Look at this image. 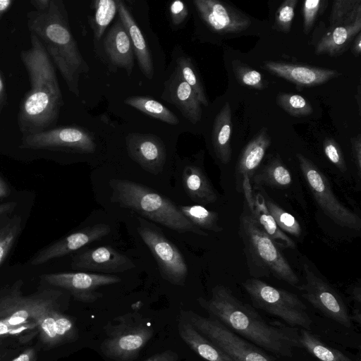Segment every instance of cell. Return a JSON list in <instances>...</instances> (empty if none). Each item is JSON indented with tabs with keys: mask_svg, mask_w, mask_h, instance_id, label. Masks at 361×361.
<instances>
[{
	"mask_svg": "<svg viewBox=\"0 0 361 361\" xmlns=\"http://www.w3.org/2000/svg\"><path fill=\"white\" fill-rule=\"evenodd\" d=\"M6 86L2 78V75L0 72V115L3 110L4 106L6 104Z\"/></svg>",
	"mask_w": 361,
	"mask_h": 361,
	"instance_id": "obj_48",
	"label": "cell"
},
{
	"mask_svg": "<svg viewBox=\"0 0 361 361\" xmlns=\"http://www.w3.org/2000/svg\"><path fill=\"white\" fill-rule=\"evenodd\" d=\"M109 185L112 189L111 200L121 207L179 233L208 235L185 218L173 202L151 188L125 179H113Z\"/></svg>",
	"mask_w": 361,
	"mask_h": 361,
	"instance_id": "obj_5",
	"label": "cell"
},
{
	"mask_svg": "<svg viewBox=\"0 0 361 361\" xmlns=\"http://www.w3.org/2000/svg\"><path fill=\"white\" fill-rule=\"evenodd\" d=\"M105 339L100 349L116 361H133L154 334L149 320L137 312L114 317L104 326Z\"/></svg>",
	"mask_w": 361,
	"mask_h": 361,
	"instance_id": "obj_7",
	"label": "cell"
},
{
	"mask_svg": "<svg viewBox=\"0 0 361 361\" xmlns=\"http://www.w3.org/2000/svg\"><path fill=\"white\" fill-rule=\"evenodd\" d=\"M178 331L181 339L207 361H234L221 348L198 332L188 322L179 318Z\"/></svg>",
	"mask_w": 361,
	"mask_h": 361,
	"instance_id": "obj_25",
	"label": "cell"
},
{
	"mask_svg": "<svg viewBox=\"0 0 361 361\" xmlns=\"http://www.w3.org/2000/svg\"><path fill=\"white\" fill-rule=\"evenodd\" d=\"M169 16L171 21L174 26L180 25L188 16L187 6L180 0L171 2L169 6Z\"/></svg>",
	"mask_w": 361,
	"mask_h": 361,
	"instance_id": "obj_43",
	"label": "cell"
},
{
	"mask_svg": "<svg viewBox=\"0 0 361 361\" xmlns=\"http://www.w3.org/2000/svg\"><path fill=\"white\" fill-rule=\"evenodd\" d=\"M263 67L274 75L302 87L321 85L339 75V73L334 69L281 61H267Z\"/></svg>",
	"mask_w": 361,
	"mask_h": 361,
	"instance_id": "obj_19",
	"label": "cell"
},
{
	"mask_svg": "<svg viewBox=\"0 0 361 361\" xmlns=\"http://www.w3.org/2000/svg\"><path fill=\"white\" fill-rule=\"evenodd\" d=\"M351 51L355 56H359L361 53V33H358L351 44Z\"/></svg>",
	"mask_w": 361,
	"mask_h": 361,
	"instance_id": "obj_49",
	"label": "cell"
},
{
	"mask_svg": "<svg viewBox=\"0 0 361 361\" xmlns=\"http://www.w3.org/2000/svg\"><path fill=\"white\" fill-rule=\"evenodd\" d=\"M51 0H32L30 4L34 6L35 11H42L49 6Z\"/></svg>",
	"mask_w": 361,
	"mask_h": 361,
	"instance_id": "obj_50",
	"label": "cell"
},
{
	"mask_svg": "<svg viewBox=\"0 0 361 361\" xmlns=\"http://www.w3.org/2000/svg\"><path fill=\"white\" fill-rule=\"evenodd\" d=\"M296 157L312 195L323 212L337 225L360 231V216L348 209L336 198L324 174L302 154L298 153Z\"/></svg>",
	"mask_w": 361,
	"mask_h": 361,
	"instance_id": "obj_10",
	"label": "cell"
},
{
	"mask_svg": "<svg viewBox=\"0 0 361 361\" xmlns=\"http://www.w3.org/2000/svg\"><path fill=\"white\" fill-rule=\"evenodd\" d=\"M299 336L302 348L319 361H353L338 350L323 343L310 330L302 329Z\"/></svg>",
	"mask_w": 361,
	"mask_h": 361,
	"instance_id": "obj_30",
	"label": "cell"
},
{
	"mask_svg": "<svg viewBox=\"0 0 361 361\" xmlns=\"http://www.w3.org/2000/svg\"><path fill=\"white\" fill-rule=\"evenodd\" d=\"M34 353L35 352L32 349L27 350L12 361H31L34 357Z\"/></svg>",
	"mask_w": 361,
	"mask_h": 361,
	"instance_id": "obj_51",
	"label": "cell"
},
{
	"mask_svg": "<svg viewBox=\"0 0 361 361\" xmlns=\"http://www.w3.org/2000/svg\"><path fill=\"white\" fill-rule=\"evenodd\" d=\"M13 0H0V19L2 16L11 8Z\"/></svg>",
	"mask_w": 361,
	"mask_h": 361,
	"instance_id": "obj_52",
	"label": "cell"
},
{
	"mask_svg": "<svg viewBox=\"0 0 361 361\" xmlns=\"http://www.w3.org/2000/svg\"><path fill=\"white\" fill-rule=\"evenodd\" d=\"M254 189H259L262 191L265 204L270 214L274 218L278 227L283 232H286L295 237L298 238L302 233V229L300 223L295 218L294 216L282 209L276 203H275L267 195L264 190L263 187L259 186Z\"/></svg>",
	"mask_w": 361,
	"mask_h": 361,
	"instance_id": "obj_36",
	"label": "cell"
},
{
	"mask_svg": "<svg viewBox=\"0 0 361 361\" xmlns=\"http://www.w3.org/2000/svg\"><path fill=\"white\" fill-rule=\"evenodd\" d=\"M30 329L32 328L30 326L13 327L5 322H0V336L18 334Z\"/></svg>",
	"mask_w": 361,
	"mask_h": 361,
	"instance_id": "obj_46",
	"label": "cell"
},
{
	"mask_svg": "<svg viewBox=\"0 0 361 361\" xmlns=\"http://www.w3.org/2000/svg\"><path fill=\"white\" fill-rule=\"evenodd\" d=\"M361 23V0H335L329 16L331 28Z\"/></svg>",
	"mask_w": 361,
	"mask_h": 361,
	"instance_id": "obj_31",
	"label": "cell"
},
{
	"mask_svg": "<svg viewBox=\"0 0 361 361\" xmlns=\"http://www.w3.org/2000/svg\"><path fill=\"white\" fill-rule=\"evenodd\" d=\"M197 302L210 317L228 329L276 355L290 357L295 348H302L299 333L293 328L267 322L227 287L216 286L210 298L200 297Z\"/></svg>",
	"mask_w": 361,
	"mask_h": 361,
	"instance_id": "obj_1",
	"label": "cell"
},
{
	"mask_svg": "<svg viewBox=\"0 0 361 361\" xmlns=\"http://www.w3.org/2000/svg\"><path fill=\"white\" fill-rule=\"evenodd\" d=\"M94 136L84 128L64 126L23 135L20 147L92 153L96 149Z\"/></svg>",
	"mask_w": 361,
	"mask_h": 361,
	"instance_id": "obj_13",
	"label": "cell"
},
{
	"mask_svg": "<svg viewBox=\"0 0 361 361\" xmlns=\"http://www.w3.org/2000/svg\"><path fill=\"white\" fill-rule=\"evenodd\" d=\"M139 234L157 262L162 277L173 285L183 286L188 273L183 255L159 230L140 218Z\"/></svg>",
	"mask_w": 361,
	"mask_h": 361,
	"instance_id": "obj_12",
	"label": "cell"
},
{
	"mask_svg": "<svg viewBox=\"0 0 361 361\" xmlns=\"http://www.w3.org/2000/svg\"><path fill=\"white\" fill-rule=\"evenodd\" d=\"M239 235L250 275L254 278L272 276L291 286H298L299 278L279 247L245 206L240 216Z\"/></svg>",
	"mask_w": 361,
	"mask_h": 361,
	"instance_id": "obj_6",
	"label": "cell"
},
{
	"mask_svg": "<svg viewBox=\"0 0 361 361\" xmlns=\"http://www.w3.org/2000/svg\"><path fill=\"white\" fill-rule=\"evenodd\" d=\"M326 0H306L302 4L303 32L307 35L312 29L317 18L325 11Z\"/></svg>",
	"mask_w": 361,
	"mask_h": 361,
	"instance_id": "obj_40",
	"label": "cell"
},
{
	"mask_svg": "<svg viewBox=\"0 0 361 361\" xmlns=\"http://www.w3.org/2000/svg\"><path fill=\"white\" fill-rule=\"evenodd\" d=\"M111 229L104 224L92 225L78 230L39 250L30 260L37 266L76 251L83 246L107 235Z\"/></svg>",
	"mask_w": 361,
	"mask_h": 361,
	"instance_id": "obj_16",
	"label": "cell"
},
{
	"mask_svg": "<svg viewBox=\"0 0 361 361\" xmlns=\"http://www.w3.org/2000/svg\"><path fill=\"white\" fill-rule=\"evenodd\" d=\"M71 267L82 271L118 273L135 267L133 262L111 247L87 249L74 255Z\"/></svg>",
	"mask_w": 361,
	"mask_h": 361,
	"instance_id": "obj_17",
	"label": "cell"
},
{
	"mask_svg": "<svg viewBox=\"0 0 361 361\" xmlns=\"http://www.w3.org/2000/svg\"><path fill=\"white\" fill-rule=\"evenodd\" d=\"M361 23L331 28L319 40L315 54L336 56L345 51L356 35L360 32Z\"/></svg>",
	"mask_w": 361,
	"mask_h": 361,
	"instance_id": "obj_28",
	"label": "cell"
},
{
	"mask_svg": "<svg viewBox=\"0 0 361 361\" xmlns=\"http://www.w3.org/2000/svg\"><path fill=\"white\" fill-rule=\"evenodd\" d=\"M232 117L231 109L226 102L216 115L212 133V142L216 156L223 163L231 159Z\"/></svg>",
	"mask_w": 361,
	"mask_h": 361,
	"instance_id": "obj_26",
	"label": "cell"
},
{
	"mask_svg": "<svg viewBox=\"0 0 361 361\" xmlns=\"http://www.w3.org/2000/svg\"><path fill=\"white\" fill-rule=\"evenodd\" d=\"M360 86L359 85L357 87V90H358L357 94L355 95V98H357V100L359 112H360Z\"/></svg>",
	"mask_w": 361,
	"mask_h": 361,
	"instance_id": "obj_55",
	"label": "cell"
},
{
	"mask_svg": "<svg viewBox=\"0 0 361 361\" xmlns=\"http://www.w3.org/2000/svg\"><path fill=\"white\" fill-rule=\"evenodd\" d=\"M352 297L353 300L357 302L358 304H360L361 302V288L360 286L358 285L357 286H355L353 290H352Z\"/></svg>",
	"mask_w": 361,
	"mask_h": 361,
	"instance_id": "obj_54",
	"label": "cell"
},
{
	"mask_svg": "<svg viewBox=\"0 0 361 361\" xmlns=\"http://www.w3.org/2000/svg\"><path fill=\"white\" fill-rule=\"evenodd\" d=\"M201 20L214 32L221 34L238 33L251 25L244 13L218 0H194Z\"/></svg>",
	"mask_w": 361,
	"mask_h": 361,
	"instance_id": "obj_15",
	"label": "cell"
},
{
	"mask_svg": "<svg viewBox=\"0 0 361 361\" xmlns=\"http://www.w3.org/2000/svg\"><path fill=\"white\" fill-rule=\"evenodd\" d=\"M130 157L146 171L160 172L166 161V149L162 142L152 135L130 134L126 138Z\"/></svg>",
	"mask_w": 361,
	"mask_h": 361,
	"instance_id": "obj_20",
	"label": "cell"
},
{
	"mask_svg": "<svg viewBox=\"0 0 361 361\" xmlns=\"http://www.w3.org/2000/svg\"><path fill=\"white\" fill-rule=\"evenodd\" d=\"M9 192V188L5 181L0 177V198L8 197Z\"/></svg>",
	"mask_w": 361,
	"mask_h": 361,
	"instance_id": "obj_53",
	"label": "cell"
},
{
	"mask_svg": "<svg viewBox=\"0 0 361 361\" xmlns=\"http://www.w3.org/2000/svg\"><path fill=\"white\" fill-rule=\"evenodd\" d=\"M117 4L118 17L130 37L140 70L148 79H152L154 74L153 62L142 33L124 3L117 0Z\"/></svg>",
	"mask_w": 361,
	"mask_h": 361,
	"instance_id": "obj_24",
	"label": "cell"
},
{
	"mask_svg": "<svg viewBox=\"0 0 361 361\" xmlns=\"http://www.w3.org/2000/svg\"><path fill=\"white\" fill-rule=\"evenodd\" d=\"M242 192L249 212L276 245L283 249L295 248L294 241L278 227L270 214L263 195L260 192H255L248 178H244L242 181Z\"/></svg>",
	"mask_w": 361,
	"mask_h": 361,
	"instance_id": "obj_18",
	"label": "cell"
},
{
	"mask_svg": "<svg viewBox=\"0 0 361 361\" xmlns=\"http://www.w3.org/2000/svg\"><path fill=\"white\" fill-rule=\"evenodd\" d=\"M271 143L267 128H263L244 147L235 166L236 190L238 192H242L244 178L251 181Z\"/></svg>",
	"mask_w": 361,
	"mask_h": 361,
	"instance_id": "obj_22",
	"label": "cell"
},
{
	"mask_svg": "<svg viewBox=\"0 0 361 361\" xmlns=\"http://www.w3.org/2000/svg\"><path fill=\"white\" fill-rule=\"evenodd\" d=\"M17 203L16 202H9L0 204V217L4 215L12 214Z\"/></svg>",
	"mask_w": 361,
	"mask_h": 361,
	"instance_id": "obj_47",
	"label": "cell"
},
{
	"mask_svg": "<svg viewBox=\"0 0 361 361\" xmlns=\"http://www.w3.org/2000/svg\"><path fill=\"white\" fill-rule=\"evenodd\" d=\"M302 271L305 283L296 286L302 297L328 318L350 328L352 318L339 293L328 281L318 276L309 264L303 263Z\"/></svg>",
	"mask_w": 361,
	"mask_h": 361,
	"instance_id": "obj_11",
	"label": "cell"
},
{
	"mask_svg": "<svg viewBox=\"0 0 361 361\" xmlns=\"http://www.w3.org/2000/svg\"><path fill=\"white\" fill-rule=\"evenodd\" d=\"M23 231V219L17 214L0 217V266L5 261Z\"/></svg>",
	"mask_w": 361,
	"mask_h": 361,
	"instance_id": "obj_32",
	"label": "cell"
},
{
	"mask_svg": "<svg viewBox=\"0 0 361 361\" xmlns=\"http://www.w3.org/2000/svg\"><path fill=\"white\" fill-rule=\"evenodd\" d=\"M178 355L172 350H166L157 353L146 359L145 361H178Z\"/></svg>",
	"mask_w": 361,
	"mask_h": 361,
	"instance_id": "obj_45",
	"label": "cell"
},
{
	"mask_svg": "<svg viewBox=\"0 0 361 361\" xmlns=\"http://www.w3.org/2000/svg\"><path fill=\"white\" fill-rule=\"evenodd\" d=\"M124 103L157 119L171 125H177L179 120L167 107L148 97H130Z\"/></svg>",
	"mask_w": 361,
	"mask_h": 361,
	"instance_id": "obj_33",
	"label": "cell"
},
{
	"mask_svg": "<svg viewBox=\"0 0 361 361\" xmlns=\"http://www.w3.org/2000/svg\"><path fill=\"white\" fill-rule=\"evenodd\" d=\"M176 70L179 72L183 80L192 87L200 102L205 106L209 105L204 88L192 59L183 54L176 59Z\"/></svg>",
	"mask_w": 361,
	"mask_h": 361,
	"instance_id": "obj_35",
	"label": "cell"
},
{
	"mask_svg": "<svg viewBox=\"0 0 361 361\" xmlns=\"http://www.w3.org/2000/svg\"><path fill=\"white\" fill-rule=\"evenodd\" d=\"M242 286L255 307L280 318L292 326L310 330L312 319L306 305L295 294L257 278L245 280Z\"/></svg>",
	"mask_w": 361,
	"mask_h": 361,
	"instance_id": "obj_8",
	"label": "cell"
},
{
	"mask_svg": "<svg viewBox=\"0 0 361 361\" xmlns=\"http://www.w3.org/2000/svg\"><path fill=\"white\" fill-rule=\"evenodd\" d=\"M324 152L327 159L341 172L347 171V165L339 145L331 137H326L323 143Z\"/></svg>",
	"mask_w": 361,
	"mask_h": 361,
	"instance_id": "obj_42",
	"label": "cell"
},
{
	"mask_svg": "<svg viewBox=\"0 0 361 361\" xmlns=\"http://www.w3.org/2000/svg\"><path fill=\"white\" fill-rule=\"evenodd\" d=\"M162 99L173 104L192 123L202 118V107L192 87L183 80L176 69L164 83Z\"/></svg>",
	"mask_w": 361,
	"mask_h": 361,
	"instance_id": "obj_21",
	"label": "cell"
},
{
	"mask_svg": "<svg viewBox=\"0 0 361 361\" xmlns=\"http://www.w3.org/2000/svg\"><path fill=\"white\" fill-rule=\"evenodd\" d=\"M276 102L286 112L295 117L306 116L313 112L312 105L300 94L279 93Z\"/></svg>",
	"mask_w": 361,
	"mask_h": 361,
	"instance_id": "obj_38",
	"label": "cell"
},
{
	"mask_svg": "<svg viewBox=\"0 0 361 361\" xmlns=\"http://www.w3.org/2000/svg\"><path fill=\"white\" fill-rule=\"evenodd\" d=\"M352 153L355 166L357 169V173L360 177L361 173V135L350 138Z\"/></svg>",
	"mask_w": 361,
	"mask_h": 361,
	"instance_id": "obj_44",
	"label": "cell"
},
{
	"mask_svg": "<svg viewBox=\"0 0 361 361\" xmlns=\"http://www.w3.org/2000/svg\"><path fill=\"white\" fill-rule=\"evenodd\" d=\"M30 34L42 42L49 58L63 76L68 90L79 95L80 76L89 71L69 27L68 16L61 0H51L47 9L27 13Z\"/></svg>",
	"mask_w": 361,
	"mask_h": 361,
	"instance_id": "obj_4",
	"label": "cell"
},
{
	"mask_svg": "<svg viewBox=\"0 0 361 361\" xmlns=\"http://www.w3.org/2000/svg\"><path fill=\"white\" fill-rule=\"evenodd\" d=\"M45 285L63 289L80 302L92 303L102 297L97 290L117 283L121 279L114 275L87 272H59L44 274L40 276Z\"/></svg>",
	"mask_w": 361,
	"mask_h": 361,
	"instance_id": "obj_14",
	"label": "cell"
},
{
	"mask_svg": "<svg viewBox=\"0 0 361 361\" xmlns=\"http://www.w3.org/2000/svg\"><path fill=\"white\" fill-rule=\"evenodd\" d=\"M182 180L185 191L194 202L205 205L217 200L214 188L200 167L187 166L183 170Z\"/></svg>",
	"mask_w": 361,
	"mask_h": 361,
	"instance_id": "obj_27",
	"label": "cell"
},
{
	"mask_svg": "<svg viewBox=\"0 0 361 361\" xmlns=\"http://www.w3.org/2000/svg\"><path fill=\"white\" fill-rule=\"evenodd\" d=\"M178 207L185 218L200 229L214 232H220L223 230L219 224V216L216 212L210 211L200 204Z\"/></svg>",
	"mask_w": 361,
	"mask_h": 361,
	"instance_id": "obj_34",
	"label": "cell"
},
{
	"mask_svg": "<svg viewBox=\"0 0 361 361\" xmlns=\"http://www.w3.org/2000/svg\"><path fill=\"white\" fill-rule=\"evenodd\" d=\"M93 32L96 40H99L104 31L118 13L117 0L94 1Z\"/></svg>",
	"mask_w": 361,
	"mask_h": 361,
	"instance_id": "obj_37",
	"label": "cell"
},
{
	"mask_svg": "<svg viewBox=\"0 0 361 361\" xmlns=\"http://www.w3.org/2000/svg\"><path fill=\"white\" fill-rule=\"evenodd\" d=\"M252 183L254 185L252 188L263 187V185L272 188H286L292 183V176L289 170L281 161L275 158L255 172L251 179Z\"/></svg>",
	"mask_w": 361,
	"mask_h": 361,
	"instance_id": "obj_29",
	"label": "cell"
},
{
	"mask_svg": "<svg viewBox=\"0 0 361 361\" xmlns=\"http://www.w3.org/2000/svg\"><path fill=\"white\" fill-rule=\"evenodd\" d=\"M104 47L115 66L130 75L134 67V51L128 35L120 18L109 28L104 39Z\"/></svg>",
	"mask_w": 361,
	"mask_h": 361,
	"instance_id": "obj_23",
	"label": "cell"
},
{
	"mask_svg": "<svg viewBox=\"0 0 361 361\" xmlns=\"http://www.w3.org/2000/svg\"><path fill=\"white\" fill-rule=\"evenodd\" d=\"M180 318L221 348L234 361H274L259 347L228 329L214 317L182 310Z\"/></svg>",
	"mask_w": 361,
	"mask_h": 361,
	"instance_id": "obj_9",
	"label": "cell"
},
{
	"mask_svg": "<svg viewBox=\"0 0 361 361\" xmlns=\"http://www.w3.org/2000/svg\"><path fill=\"white\" fill-rule=\"evenodd\" d=\"M30 47L20 52L30 89L20 106L19 129L23 135L47 130L58 119L63 104L55 69L42 42L30 34Z\"/></svg>",
	"mask_w": 361,
	"mask_h": 361,
	"instance_id": "obj_2",
	"label": "cell"
},
{
	"mask_svg": "<svg viewBox=\"0 0 361 361\" xmlns=\"http://www.w3.org/2000/svg\"><path fill=\"white\" fill-rule=\"evenodd\" d=\"M231 64L234 75L240 84L257 90H263L266 87V83L259 72L240 60H233Z\"/></svg>",
	"mask_w": 361,
	"mask_h": 361,
	"instance_id": "obj_39",
	"label": "cell"
},
{
	"mask_svg": "<svg viewBox=\"0 0 361 361\" xmlns=\"http://www.w3.org/2000/svg\"><path fill=\"white\" fill-rule=\"evenodd\" d=\"M23 281L0 288V322L13 327L37 329L42 343L54 347L60 343L55 333L56 320L65 314V293L49 286L23 295Z\"/></svg>",
	"mask_w": 361,
	"mask_h": 361,
	"instance_id": "obj_3",
	"label": "cell"
},
{
	"mask_svg": "<svg viewBox=\"0 0 361 361\" xmlns=\"http://www.w3.org/2000/svg\"><path fill=\"white\" fill-rule=\"evenodd\" d=\"M298 0H286L278 8L275 14L274 28L288 33L290 31L295 16Z\"/></svg>",
	"mask_w": 361,
	"mask_h": 361,
	"instance_id": "obj_41",
	"label": "cell"
}]
</instances>
